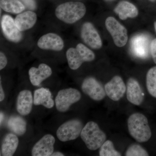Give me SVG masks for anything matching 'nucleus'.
Wrapping results in <instances>:
<instances>
[{"mask_svg": "<svg viewBox=\"0 0 156 156\" xmlns=\"http://www.w3.org/2000/svg\"><path fill=\"white\" fill-rule=\"evenodd\" d=\"M128 131L136 141L145 142L150 139L152 133L147 118L142 114L135 113L128 120Z\"/></svg>", "mask_w": 156, "mask_h": 156, "instance_id": "nucleus-1", "label": "nucleus"}, {"mask_svg": "<svg viewBox=\"0 0 156 156\" xmlns=\"http://www.w3.org/2000/svg\"><path fill=\"white\" fill-rule=\"evenodd\" d=\"M86 8L80 2H68L58 5L55 10L56 17L62 22L72 24L83 18Z\"/></svg>", "mask_w": 156, "mask_h": 156, "instance_id": "nucleus-2", "label": "nucleus"}, {"mask_svg": "<svg viewBox=\"0 0 156 156\" xmlns=\"http://www.w3.org/2000/svg\"><path fill=\"white\" fill-rule=\"evenodd\" d=\"M80 136L87 148L91 151L100 148L106 139V134L94 122L86 124L81 131Z\"/></svg>", "mask_w": 156, "mask_h": 156, "instance_id": "nucleus-3", "label": "nucleus"}, {"mask_svg": "<svg viewBox=\"0 0 156 156\" xmlns=\"http://www.w3.org/2000/svg\"><path fill=\"white\" fill-rule=\"evenodd\" d=\"M66 56L69 66L72 70L77 69L83 62L93 61L95 58L94 53L82 44H78L76 48L69 49Z\"/></svg>", "mask_w": 156, "mask_h": 156, "instance_id": "nucleus-4", "label": "nucleus"}, {"mask_svg": "<svg viewBox=\"0 0 156 156\" xmlns=\"http://www.w3.org/2000/svg\"><path fill=\"white\" fill-rule=\"evenodd\" d=\"M81 94L74 88L63 89L58 91L55 99L56 109L60 112H65L70 107L80 100Z\"/></svg>", "mask_w": 156, "mask_h": 156, "instance_id": "nucleus-5", "label": "nucleus"}, {"mask_svg": "<svg viewBox=\"0 0 156 156\" xmlns=\"http://www.w3.org/2000/svg\"><path fill=\"white\" fill-rule=\"evenodd\" d=\"M83 128V124L80 120H69L58 127L56 131V136L62 142L74 140L80 135Z\"/></svg>", "mask_w": 156, "mask_h": 156, "instance_id": "nucleus-6", "label": "nucleus"}, {"mask_svg": "<svg viewBox=\"0 0 156 156\" xmlns=\"http://www.w3.org/2000/svg\"><path fill=\"white\" fill-rule=\"evenodd\" d=\"M105 26L111 35L115 44L122 48L127 44L128 37L127 30L125 27L120 24L113 17H108L105 21Z\"/></svg>", "mask_w": 156, "mask_h": 156, "instance_id": "nucleus-7", "label": "nucleus"}, {"mask_svg": "<svg viewBox=\"0 0 156 156\" xmlns=\"http://www.w3.org/2000/svg\"><path fill=\"white\" fill-rule=\"evenodd\" d=\"M82 91L91 99L97 101L102 100L106 95L105 87L92 77L86 78L82 84Z\"/></svg>", "mask_w": 156, "mask_h": 156, "instance_id": "nucleus-8", "label": "nucleus"}, {"mask_svg": "<svg viewBox=\"0 0 156 156\" xmlns=\"http://www.w3.org/2000/svg\"><path fill=\"white\" fill-rule=\"evenodd\" d=\"M81 36L85 44L93 49H99L102 47V41L99 34L90 22H86L81 28Z\"/></svg>", "mask_w": 156, "mask_h": 156, "instance_id": "nucleus-9", "label": "nucleus"}, {"mask_svg": "<svg viewBox=\"0 0 156 156\" xmlns=\"http://www.w3.org/2000/svg\"><path fill=\"white\" fill-rule=\"evenodd\" d=\"M2 31L6 38L10 41L18 43L22 39V34L15 23V20L9 15H4L1 20Z\"/></svg>", "mask_w": 156, "mask_h": 156, "instance_id": "nucleus-10", "label": "nucleus"}, {"mask_svg": "<svg viewBox=\"0 0 156 156\" xmlns=\"http://www.w3.org/2000/svg\"><path fill=\"white\" fill-rule=\"evenodd\" d=\"M107 95L114 101L120 100L126 92V86L119 76H115L105 86Z\"/></svg>", "mask_w": 156, "mask_h": 156, "instance_id": "nucleus-11", "label": "nucleus"}, {"mask_svg": "<svg viewBox=\"0 0 156 156\" xmlns=\"http://www.w3.org/2000/svg\"><path fill=\"white\" fill-rule=\"evenodd\" d=\"M55 143V137L53 135L46 134L34 146L32 150V156H51L54 152Z\"/></svg>", "mask_w": 156, "mask_h": 156, "instance_id": "nucleus-12", "label": "nucleus"}, {"mask_svg": "<svg viewBox=\"0 0 156 156\" xmlns=\"http://www.w3.org/2000/svg\"><path fill=\"white\" fill-rule=\"evenodd\" d=\"M150 40L148 37L143 34L136 35L131 39V51L134 56L140 58H146L149 52Z\"/></svg>", "mask_w": 156, "mask_h": 156, "instance_id": "nucleus-13", "label": "nucleus"}, {"mask_svg": "<svg viewBox=\"0 0 156 156\" xmlns=\"http://www.w3.org/2000/svg\"><path fill=\"white\" fill-rule=\"evenodd\" d=\"M126 95L128 101L134 105H140L144 99V92L138 81L134 78L128 80L126 86Z\"/></svg>", "mask_w": 156, "mask_h": 156, "instance_id": "nucleus-14", "label": "nucleus"}, {"mask_svg": "<svg viewBox=\"0 0 156 156\" xmlns=\"http://www.w3.org/2000/svg\"><path fill=\"white\" fill-rule=\"evenodd\" d=\"M37 46L43 50L59 51L64 48V42L58 35L49 33L44 35L39 39Z\"/></svg>", "mask_w": 156, "mask_h": 156, "instance_id": "nucleus-15", "label": "nucleus"}, {"mask_svg": "<svg viewBox=\"0 0 156 156\" xmlns=\"http://www.w3.org/2000/svg\"><path fill=\"white\" fill-rule=\"evenodd\" d=\"M34 98L32 92L25 89L20 91L17 96L16 109L19 114L22 116L30 114L32 109Z\"/></svg>", "mask_w": 156, "mask_h": 156, "instance_id": "nucleus-16", "label": "nucleus"}, {"mask_svg": "<svg viewBox=\"0 0 156 156\" xmlns=\"http://www.w3.org/2000/svg\"><path fill=\"white\" fill-rule=\"evenodd\" d=\"M52 74L51 68L45 63L39 65L38 68L31 67L29 70L30 80L34 86H40L43 81L49 78Z\"/></svg>", "mask_w": 156, "mask_h": 156, "instance_id": "nucleus-17", "label": "nucleus"}, {"mask_svg": "<svg viewBox=\"0 0 156 156\" xmlns=\"http://www.w3.org/2000/svg\"><path fill=\"white\" fill-rule=\"evenodd\" d=\"M34 104L35 105H43L47 108H52L55 102L50 90L45 88L36 89L34 92Z\"/></svg>", "mask_w": 156, "mask_h": 156, "instance_id": "nucleus-18", "label": "nucleus"}, {"mask_svg": "<svg viewBox=\"0 0 156 156\" xmlns=\"http://www.w3.org/2000/svg\"><path fill=\"white\" fill-rule=\"evenodd\" d=\"M14 20L19 30L24 31L33 27L37 22V14L33 11H25L17 15Z\"/></svg>", "mask_w": 156, "mask_h": 156, "instance_id": "nucleus-19", "label": "nucleus"}, {"mask_svg": "<svg viewBox=\"0 0 156 156\" xmlns=\"http://www.w3.org/2000/svg\"><path fill=\"white\" fill-rule=\"evenodd\" d=\"M116 14L122 20H125L128 17L134 18L137 16L138 11L135 6L127 1L120 2L114 9Z\"/></svg>", "mask_w": 156, "mask_h": 156, "instance_id": "nucleus-20", "label": "nucleus"}, {"mask_svg": "<svg viewBox=\"0 0 156 156\" xmlns=\"http://www.w3.org/2000/svg\"><path fill=\"white\" fill-rule=\"evenodd\" d=\"M18 144L19 139L16 134L13 133L6 134L2 143V154L4 156L14 155Z\"/></svg>", "mask_w": 156, "mask_h": 156, "instance_id": "nucleus-21", "label": "nucleus"}, {"mask_svg": "<svg viewBox=\"0 0 156 156\" xmlns=\"http://www.w3.org/2000/svg\"><path fill=\"white\" fill-rule=\"evenodd\" d=\"M8 125L9 129L18 136H22L26 132L27 123L24 119L19 116L10 117Z\"/></svg>", "mask_w": 156, "mask_h": 156, "instance_id": "nucleus-22", "label": "nucleus"}, {"mask_svg": "<svg viewBox=\"0 0 156 156\" xmlns=\"http://www.w3.org/2000/svg\"><path fill=\"white\" fill-rule=\"evenodd\" d=\"M1 9L12 14H17L24 11L25 6L19 0H0Z\"/></svg>", "mask_w": 156, "mask_h": 156, "instance_id": "nucleus-23", "label": "nucleus"}, {"mask_svg": "<svg viewBox=\"0 0 156 156\" xmlns=\"http://www.w3.org/2000/svg\"><path fill=\"white\" fill-rule=\"evenodd\" d=\"M146 87L149 94L156 98V66L150 69L147 74Z\"/></svg>", "mask_w": 156, "mask_h": 156, "instance_id": "nucleus-24", "label": "nucleus"}, {"mask_svg": "<svg viewBox=\"0 0 156 156\" xmlns=\"http://www.w3.org/2000/svg\"><path fill=\"white\" fill-rule=\"evenodd\" d=\"M100 156H121V154L115 149L113 143L111 140H106L100 148Z\"/></svg>", "mask_w": 156, "mask_h": 156, "instance_id": "nucleus-25", "label": "nucleus"}, {"mask_svg": "<svg viewBox=\"0 0 156 156\" xmlns=\"http://www.w3.org/2000/svg\"><path fill=\"white\" fill-rule=\"evenodd\" d=\"M126 156H149L147 151L141 146L137 144H132L128 148L126 153Z\"/></svg>", "mask_w": 156, "mask_h": 156, "instance_id": "nucleus-26", "label": "nucleus"}, {"mask_svg": "<svg viewBox=\"0 0 156 156\" xmlns=\"http://www.w3.org/2000/svg\"><path fill=\"white\" fill-rule=\"evenodd\" d=\"M27 8L31 10L36 9V3L34 0H20Z\"/></svg>", "mask_w": 156, "mask_h": 156, "instance_id": "nucleus-27", "label": "nucleus"}, {"mask_svg": "<svg viewBox=\"0 0 156 156\" xmlns=\"http://www.w3.org/2000/svg\"><path fill=\"white\" fill-rule=\"evenodd\" d=\"M151 49L153 59L156 64V39H154L151 43Z\"/></svg>", "mask_w": 156, "mask_h": 156, "instance_id": "nucleus-28", "label": "nucleus"}, {"mask_svg": "<svg viewBox=\"0 0 156 156\" xmlns=\"http://www.w3.org/2000/svg\"><path fill=\"white\" fill-rule=\"evenodd\" d=\"M8 63V60L5 55L1 52L0 53V70L5 68Z\"/></svg>", "mask_w": 156, "mask_h": 156, "instance_id": "nucleus-29", "label": "nucleus"}, {"mask_svg": "<svg viewBox=\"0 0 156 156\" xmlns=\"http://www.w3.org/2000/svg\"><path fill=\"white\" fill-rule=\"evenodd\" d=\"M5 98V93L2 86V80H0V101L2 102Z\"/></svg>", "mask_w": 156, "mask_h": 156, "instance_id": "nucleus-30", "label": "nucleus"}, {"mask_svg": "<svg viewBox=\"0 0 156 156\" xmlns=\"http://www.w3.org/2000/svg\"><path fill=\"white\" fill-rule=\"evenodd\" d=\"M51 156H64V154H62V153L60 152L57 151L53 152V153L51 154Z\"/></svg>", "mask_w": 156, "mask_h": 156, "instance_id": "nucleus-31", "label": "nucleus"}, {"mask_svg": "<svg viewBox=\"0 0 156 156\" xmlns=\"http://www.w3.org/2000/svg\"><path fill=\"white\" fill-rule=\"evenodd\" d=\"M0 121H1V124H2V122L3 118H4V115H3V113H2V112H1V116H0Z\"/></svg>", "mask_w": 156, "mask_h": 156, "instance_id": "nucleus-32", "label": "nucleus"}, {"mask_svg": "<svg viewBox=\"0 0 156 156\" xmlns=\"http://www.w3.org/2000/svg\"><path fill=\"white\" fill-rule=\"evenodd\" d=\"M154 27L155 28V30L156 31V22H155L154 23Z\"/></svg>", "mask_w": 156, "mask_h": 156, "instance_id": "nucleus-33", "label": "nucleus"}, {"mask_svg": "<svg viewBox=\"0 0 156 156\" xmlns=\"http://www.w3.org/2000/svg\"><path fill=\"white\" fill-rule=\"evenodd\" d=\"M106 1H113V0H106Z\"/></svg>", "mask_w": 156, "mask_h": 156, "instance_id": "nucleus-34", "label": "nucleus"}, {"mask_svg": "<svg viewBox=\"0 0 156 156\" xmlns=\"http://www.w3.org/2000/svg\"><path fill=\"white\" fill-rule=\"evenodd\" d=\"M151 1H155V0H150Z\"/></svg>", "mask_w": 156, "mask_h": 156, "instance_id": "nucleus-35", "label": "nucleus"}]
</instances>
